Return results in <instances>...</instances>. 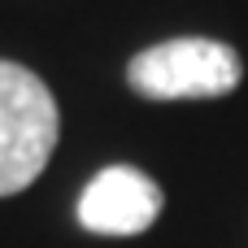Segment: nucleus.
Masks as SVG:
<instances>
[{"instance_id":"1","label":"nucleus","mask_w":248,"mask_h":248,"mask_svg":"<svg viewBox=\"0 0 248 248\" xmlns=\"http://www.w3.org/2000/svg\"><path fill=\"white\" fill-rule=\"evenodd\" d=\"M126 83L144 100H218L244 83V57L205 35L161 39L126 61Z\"/></svg>"},{"instance_id":"3","label":"nucleus","mask_w":248,"mask_h":248,"mask_svg":"<svg viewBox=\"0 0 248 248\" xmlns=\"http://www.w3.org/2000/svg\"><path fill=\"white\" fill-rule=\"evenodd\" d=\"M161 205H166V196H161V187L144 170L109 166V170H100L83 187L78 222L92 235H144L157 222Z\"/></svg>"},{"instance_id":"2","label":"nucleus","mask_w":248,"mask_h":248,"mask_svg":"<svg viewBox=\"0 0 248 248\" xmlns=\"http://www.w3.org/2000/svg\"><path fill=\"white\" fill-rule=\"evenodd\" d=\"M57 135L61 113L48 83L35 70L0 57V196L26 192L44 174Z\"/></svg>"}]
</instances>
